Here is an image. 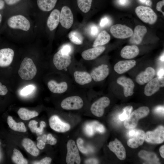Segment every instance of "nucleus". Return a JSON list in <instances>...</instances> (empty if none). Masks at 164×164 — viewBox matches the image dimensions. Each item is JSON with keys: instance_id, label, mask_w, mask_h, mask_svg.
Here are the masks:
<instances>
[{"instance_id": "28", "label": "nucleus", "mask_w": 164, "mask_h": 164, "mask_svg": "<svg viewBox=\"0 0 164 164\" xmlns=\"http://www.w3.org/2000/svg\"><path fill=\"white\" fill-rule=\"evenodd\" d=\"M57 0H36L38 9L43 12L52 10L55 7Z\"/></svg>"}, {"instance_id": "19", "label": "nucleus", "mask_w": 164, "mask_h": 164, "mask_svg": "<svg viewBox=\"0 0 164 164\" xmlns=\"http://www.w3.org/2000/svg\"><path fill=\"white\" fill-rule=\"evenodd\" d=\"M105 49V47L103 46L94 47L83 51L81 53V56L85 60H92L101 54Z\"/></svg>"}, {"instance_id": "55", "label": "nucleus", "mask_w": 164, "mask_h": 164, "mask_svg": "<svg viewBox=\"0 0 164 164\" xmlns=\"http://www.w3.org/2000/svg\"><path fill=\"white\" fill-rule=\"evenodd\" d=\"M157 75L158 76V77H164L163 69H161L158 71L157 73Z\"/></svg>"}, {"instance_id": "45", "label": "nucleus", "mask_w": 164, "mask_h": 164, "mask_svg": "<svg viewBox=\"0 0 164 164\" xmlns=\"http://www.w3.org/2000/svg\"><path fill=\"white\" fill-rule=\"evenodd\" d=\"M46 123L44 121H41L40 126L37 128L36 133L38 134H42L43 130V128L46 126Z\"/></svg>"}, {"instance_id": "59", "label": "nucleus", "mask_w": 164, "mask_h": 164, "mask_svg": "<svg viewBox=\"0 0 164 164\" xmlns=\"http://www.w3.org/2000/svg\"><path fill=\"white\" fill-rule=\"evenodd\" d=\"M52 137L53 136L52 135L50 134H48L47 136V140L49 141H50L51 140Z\"/></svg>"}, {"instance_id": "52", "label": "nucleus", "mask_w": 164, "mask_h": 164, "mask_svg": "<svg viewBox=\"0 0 164 164\" xmlns=\"http://www.w3.org/2000/svg\"><path fill=\"white\" fill-rule=\"evenodd\" d=\"M47 135H44L42 136H39L37 138V139H40L43 140L46 144H49V142L47 139Z\"/></svg>"}, {"instance_id": "21", "label": "nucleus", "mask_w": 164, "mask_h": 164, "mask_svg": "<svg viewBox=\"0 0 164 164\" xmlns=\"http://www.w3.org/2000/svg\"><path fill=\"white\" fill-rule=\"evenodd\" d=\"M136 64V61L134 60H121L114 65V69L117 73L121 74L133 67Z\"/></svg>"}, {"instance_id": "20", "label": "nucleus", "mask_w": 164, "mask_h": 164, "mask_svg": "<svg viewBox=\"0 0 164 164\" xmlns=\"http://www.w3.org/2000/svg\"><path fill=\"white\" fill-rule=\"evenodd\" d=\"M155 74V70L152 67H148L144 71L141 72L136 76V81L139 84L143 85L152 80Z\"/></svg>"}, {"instance_id": "14", "label": "nucleus", "mask_w": 164, "mask_h": 164, "mask_svg": "<svg viewBox=\"0 0 164 164\" xmlns=\"http://www.w3.org/2000/svg\"><path fill=\"white\" fill-rule=\"evenodd\" d=\"M50 127L55 131L64 132L70 128V125L68 123L62 121L59 117L56 115L52 116L49 120Z\"/></svg>"}, {"instance_id": "4", "label": "nucleus", "mask_w": 164, "mask_h": 164, "mask_svg": "<svg viewBox=\"0 0 164 164\" xmlns=\"http://www.w3.org/2000/svg\"><path fill=\"white\" fill-rule=\"evenodd\" d=\"M135 12L138 17L146 23L153 24L157 19V16L154 11L148 6H139L136 8Z\"/></svg>"}, {"instance_id": "7", "label": "nucleus", "mask_w": 164, "mask_h": 164, "mask_svg": "<svg viewBox=\"0 0 164 164\" xmlns=\"http://www.w3.org/2000/svg\"><path fill=\"white\" fill-rule=\"evenodd\" d=\"M71 62L70 54L62 53L61 49L56 53L53 56V63L56 68L61 70L67 68Z\"/></svg>"}, {"instance_id": "48", "label": "nucleus", "mask_w": 164, "mask_h": 164, "mask_svg": "<svg viewBox=\"0 0 164 164\" xmlns=\"http://www.w3.org/2000/svg\"><path fill=\"white\" fill-rule=\"evenodd\" d=\"M8 92V90L6 86L2 85L0 82V95H5L7 94Z\"/></svg>"}, {"instance_id": "43", "label": "nucleus", "mask_w": 164, "mask_h": 164, "mask_svg": "<svg viewBox=\"0 0 164 164\" xmlns=\"http://www.w3.org/2000/svg\"><path fill=\"white\" fill-rule=\"evenodd\" d=\"M52 161V159L49 157H46L39 161L34 162L33 164H50Z\"/></svg>"}, {"instance_id": "37", "label": "nucleus", "mask_w": 164, "mask_h": 164, "mask_svg": "<svg viewBox=\"0 0 164 164\" xmlns=\"http://www.w3.org/2000/svg\"><path fill=\"white\" fill-rule=\"evenodd\" d=\"M133 109V107L131 106H128L124 108L122 113L119 116V118L121 121H123L127 119L130 115Z\"/></svg>"}, {"instance_id": "35", "label": "nucleus", "mask_w": 164, "mask_h": 164, "mask_svg": "<svg viewBox=\"0 0 164 164\" xmlns=\"http://www.w3.org/2000/svg\"><path fill=\"white\" fill-rule=\"evenodd\" d=\"M13 162L17 164H27L28 162L25 159L21 153L16 149L13 150V152L12 157Z\"/></svg>"}, {"instance_id": "39", "label": "nucleus", "mask_w": 164, "mask_h": 164, "mask_svg": "<svg viewBox=\"0 0 164 164\" xmlns=\"http://www.w3.org/2000/svg\"><path fill=\"white\" fill-rule=\"evenodd\" d=\"M34 89V86L29 85L23 88L21 91L20 94L22 95H27L31 93Z\"/></svg>"}, {"instance_id": "63", "label": "nucleus", "mask_w": 164, "mask_h": 164, "mask_svg": "<svg viewBox=\"0 0 164 164\" xmlns=\"http://www.w3.org/2000/svg\"><path fill=\"white\" fill-rule=\"evenodd\" d=\"M142 3H144L145 2L146 0H139Z\"/></svg>"}, {"instance_id": "8", "label": "nucleus", "mask_w": 164, "mask_h": 164, "mask_svg": "<svg viewBox=\"0 0 164 164\" xmlns=\"http://www.w3.org/2000/svg\"><path fill=\"white\" fill-rule=\"evenodd\" d=\"M61 106L67 110H76L81 108L83 106L82 99L78 96H73L67 97L61 103Z\"/></svg>"}, {"instance_id": "56", "label": "nucleus", "mask_w": 164, "mask_h": 164, "mask_svg": "<svg viewBox=\"0 0 164 164\" xmlns=\"http://www.w3.org/2000/svg\"><path fill=\"white\" fill-rule=\"evenodd\" d=\"M57 142L56 139L53 137L51 140L50 141L49 144L51 145H54L56 144Z\"/></svg>"}, {"instance_id": "38", "label": "nucleus", "mask_w": 164, "mask_h": 164, "mask_svg": "<svg viewBox=\"0 0 164 164\" xmlns=\"http://www.w3.org/2000/svg\"><path fill=\"white\" fill-rule=\"evenodd\" d=\"M78 148L81 152L84 154H87L88 153V148H85L84 145V141L80 138H78L77 141Z\"/></svg>"}, {"instance_id": "53", "label": "nucleus", "mask_w": 164, "mask_h": 164, "mask_svg": "<svg viewBox=\"0 0 164 164\" xmlns=\"http://www.w3.org/2000/svg\"><path fill=\"white\" fill-rule=\"evenodd\" d=\"M119 4L122 6L126 5L128 4L129 0H118Z\"/></svg>"}, {"instance_id": "57", "label": "nucleus", "mask_w": 164, "mask_h": 164, "mask_svg": "<svg viewBox=\"0 0 164 164\" xmlns=\"http://www.w3.org/2000/svg\"><path fill=\"white\" fill-rule=\"evenodd\" d=\"M136 130H132L130 131L128 133V136L129 137H132L133 136L136 132Z\"/></svg>"}, {"instance_id": "41", "label": "nucleus", "mask_w": 164, "mask_h": 164, "mask_svg": "<svg viewBox=\"0 0 164 164\" xmlns=\"http://www.w3.org/2000/svg\"><path fill=\"white\" fill-rule=\"evenodd\" d=\"M60 49L63 53L70 54L72 51V48L70 45L66 44L63 46Z\"/></svg>"}, {"instance_id": "32", "label": "nucleus", "mask_w": 164, "mask_h": 164, "mask_svg": "<svg viewBox=\"0 0 164 164\" xmlns=\"http://www.w3.org/2000/svg\"><path fill=\"white\" fill-rule=\"evenodd\" d=\"M18 114L23 120H28L38 115V113L35 111H31L25 108H21L18 111Z\"/></svg>"}, {"instance_id": "15", "label": "nucleus", "mask_w": 164, "mask_h": 164, "mask_svg": "<svg viewBox=\"0 0 164 164\" xmlns=\"http://www.w3.org/2000/svg\"><path fill=\"white\" fill-rule=\"evenodd\" d=\"M108 146L120 160H122L125 159L126 152L125 149L121 142L117 138L110 142Z\"/></svg>"}, {"instance_id": "46", "label": "nucleus", "mask_w": 164, "mask_h": 164, "mask_svg": "<svg viewBox=\"0 0 164 164\" xmlns=\"http://www.w3.org/2000/svg\"><path fill=\"white\" fill-rule=\"evenodd\" d=\"M110 21V19L108 18L107 17H104L102 18L101 20L100 23V26L101 27H104L109 24Z\"/></svg>"}, {"instance_id": "16", "label": "nucleus", "mask_w": 164, "mask_h": 164, "mask_svg": "<svg viewBox=\"0 0 164 164\" xmlns=\"http://www.w3.org/2000/svg\"><path fill=\"white\" fill-rule=\"evenodd\" d=\"M14 50L10 48H4L0 50V67L9 66L12 62L14 55Z\"/></svg>"}, {"instance_id": "51", "label": "nucleus", "mask_w": 164, "mask_h": 164, "mask_svg": "<svg viewBox=\"0 0 164 164\" xmlns=\"http://www.w3.org/2000/svg\"><path fill=\"white\" fill-rule=\"evenodd\" d=\"M85 163L87 164H95L98 163V160L94 158L89 159L85 161Z\"/></svg>"}, {"instance_id": "47", "label": "nucleus", "mask_w": 164, "mask_h": 164, "mask_svg": "<svg viewBox=\"0 0 164 164\" xmlns=\"http://www.w3.org/2000/svg\"><path fill=\"white\" fill-rule=\"evenodd\" d=\"M98 29L97 26L95 25H92L90 29V33L93 36H96L98 34Z\"/></svg>"}, {"instance_id": "17", "label": "nucleus", "mask_w": 164, "mask_h": 164, "mask_svg": "<svg viewBox=\"0 0 164 164\" xmlns=\"http://www.w3.org/2000/svg\"><path fill=\"white\" fill-rule=\"evenodd\" d=\"M117 83L123 87L124 94L126 97L133 94L135 84L131 79L125 76H121L117 79Z\"/></svg>"}, {"instance_id": "31", "label": "nucleus", "mask_w": 164, "mask_h": 164, "mask_svg": "<svg viewBox=\"0 0 164 164\" xmlns=\"http://www.w3.org/2000/svg\"><path fill=\"white\" fill-rule=\"evenodd\" d=\"M7 123L10 128L14 131L23 132L26 131V128L23 122L16 123L11 116H8Z\"/></svg>"}, {"instance_id": "13", "label": "nucleus", "mask_w": 164, "mask_h": 164, "mask_svg": "<svg viewBox=\"0 0 164 164\" xmlns=\"http://www.w3.org/2000/svg\"><path fill=\"white\" fill-rule=\"evenodd\" d=\"M109 73V70L108 65L102 64L94 68L90 74L94 81L99 82L104 80Z\"/></svg>"}, {"instance_id": "22", "label": "nucleus", "mask_w": 164, "mask_h": 164, "mask_svg": "<svg viewBox=\"0 0 164 164\" xmlns=\"http://www.w3.org/2000/svg\"><path fill=\"white\" fill-rule=\"evenodd\" d=\"M145 133L141 130H136L135 135L129 139L127 144L128 146L132 148H136L142 145L144 140Z\"/></svg>"}, {"instance_id": "18", "label": "nucleus", "mask_w": 164, "mask_h": 164, "mask_svg": "<svg viewBox=\"0 0 164 164\" xmlns=\"http://www.w3.org/2000/svg\"><path fill=\"white\" fill-rule=\"evenodd\" d=\"M147 32V29L145 26L139 25L137 26L135 28L132 35L130 37V43L134 45L140 44Z\"/></svg>"}, {"instance_id": "61", "label": "nucleus", "mask_w": 164, "mask_h": 164, "mask_svg": "<svg viewBox=\"0 0 164 164\" xmlns=\"http://www.w3.org/2000/svg\"><path fill=\"white\" fill-rule=\"evenodd\" d=\"M160 60L162 62L164 61V53L160 56Z\"/></svg>"}, {"instance_id": "6", "label": "nucleus", "mask_w": 164, "mask_h": 164, "mask_svg": "<svg viewBox=\"0 0 164 164\" xmlns=\"http://www.w3.org/2000/svg\"><path fill=\"white\" fill-rule=\"evenodd\" d=\"M144 140L146 142L154 144H160L164 141V128L160 125L153 131L147 132L145 134Z\"/></svg>"}, {"instance_id": "62", "label": "nucleus", "mask_w": 164, "mask_h": 164, "mask_svg": "<svg viewBox=\"0 0 164 164\" xmlns=\"http://www.w3.org/2000/svg\"><path fill=\"white\" fill-rule=\"evenodd\" d=\"M2 15L0 13V23H1L2 21Z\"/></svg>"}, {"instance_id": "40", "label": "nucleus", "mask_w": 164, "mask_h": 164, "mask_svg": "<svg viewBox=\"0 0 164 164\" xmlns=\"http://www.w3.org/2000/svg\"><path fill=\"white\" fill-rule=\"evenodd\" d=\"M38 122L34 120H31L29 123L28 126L31 131L36 133L37 128Z\"/></svg>"}, {"instance_id": "9", "label": "nucleus", "mask_w": 164, "mask_h": 164, "mask_svg": "<svg viewBox=\"0 0 164 164\" xmlns=\"http://www.w3.org/2000/svg\"><path fill=\"white\" fill-rule=\"evenodd\" d=\"M110 31L114 37L120 39L130 37L133 32L130 27L120 24H117L112 26L110 28Z\"/></svg>"}, {"instance_id": "60", "label": "nucleus", "mask_w": 164, "mask_h": 164, "mask_svg": "<svg viewBox=\"0 0 164 164\" xmlns=\"http://www.w3.org/2000/svg\"><path fill=\"white\" fill-rule=\"evenodd\" d=\"M145 4L147 5L150 6L152 4V2L151 0H148L146 2Z\"/></svg>"}, {"instance_id": "29", "label": "nucleus", "mask_w": 164, "mask_h": 164, "mask_svg": "<svg viewBox=\"0 0 164 164\" xmlns=\"http://www.w3.org/2000/svg\"><path fill=\"white\" fill-rule=\"evenodd\" d=\"M22 145L26 150L29 154L34 156H37L39 153V150L32 141L28 138L24 139Z\"/></svg>"}, {"instance_id": "5", "label": "nucleus", "mask_w": 164, "mask_h": 164, "mask_svg": "<svg viewBox=\"0 0 164 164\" xmlns=\"http://www.w3.org/2000/svg\"><path fill=\"white\" fill-rule=\"evenodd\" d=\"M67 147V152L66 161L67 164H79L80 159L79 151L75 141L70 139L68 141Z\"/></svg>"}, {"instance_id": "42", "label": "nucleus", "mask_w": 164, "mask_h": 164, "mask_svg": "<svg viewBox=\"0 0 164 164\" xmlns=\"http://www.w3.org/2000/svg\"><path fill=\"white\" fill-rule=\"evenodd\" d=\"M23 0H4L5 3L9 6H15L20 3Z\"/></svg>"}, {"instance_id": "10", "label": "nucleus", "mask_w": 164, "mask_h": 164, "mask_svg": "<svg viewBox=\"0 0 164 164\" xmlns=\"http://www.w3.org/2000/svg\"><path fill=\"white\" fill-rule=\"evenodd\" d=\"M110 100L106 97H101L94 102L91 107V113L95 116L101 117L103 115L104 109L110 104Z\"/></svg>"}, {"instance_id": "25", "label": "nucleus", "mask_w": 164, "mask_h": 164, "mask_svg": "<svg viewBox=\"0 0 164 164\" xmlns=\"http://www.w3.org/2000/svg\"><path fill=\"white\" fill-rule=\"evenodd\" d=\"M139 53L138 48L135 45L125 46L121 50L120 55L126 59H131L137 56Z\"/></svg>"}, {"instance_id": "26", "label": "nucleus", "mask_w": 164, "mask_h": 164, "mask_svg": "<svg viewBox=\"0 0 164 164\" xmlns=\"http://www.w3.org/2000/svg\"><path fill=\"white\" fill-rule=\"evenodd\" d=\"M48 87L52 93L55 94H62L65 92L68 89V84L66 82L58 83L53 80L49 81L47 83Z\"/></svg>"}, {"instance_id": "58", "label": "nucleus", "mask_w": 164, "mask_h": 164, "mask_svg": "<svg viewBox=\"0 0 164 164\" xmlns=\"http://www.w3.org/2000/svg\"><path fill=\"white\" fill-rule=\"evenodd\" d=\"M5 4L4 0H0V10L4 9Z\"/></svg>"}, {"instance_id": "23", "label": "nucleus", "mask_w": 164, "mask_h": 164, "mask_svg": "<svg viewBox=\"0 0 164 164\" xmlns=\"http://www.w3.org/2000/svg\"><path fill=\"white\" fill-rule=\"evenodd\" d=\"M60 11L57 9H53L49 15L46 22L48 28L50 31L54 30L60 22Z\"/></svg>"}, {"instance_id": "30", "label": "nucleus", "mask_w": 164, "mask_h": 164, "mask_svg": "<svg viewBox=\"0 0 164 164\" xmlns=\"http://www.w3.org/2000/svg\"><path fill=\"white\" fill-rule=\"evenodd\" d=\"M110 35L105 30L100 32L94 41L93 46V47L102 46L107 43L110 40Z\"/></svg>"}, {"instance_id": "3", "label": "nucleus", "mask_w": 164, "mask_h": 164, "mask_svg": "<svg viewBox=\"0 0 164 164\" xmlns=\"http://www.w3.org/2000/svg\"><path fill=\"white\" fill-rule=\"evenodd\" d=\"M149 109L146 106H142L135 110L124 122L125 127L132 129L137 125L139 120L146 116L149 113Z\"/></svg>"}, {"instance_id": "1", "label": "nucleus", "mask_w": 164, "mask_h": 164, "mask_svg": "<svg viewBox=\"0 0 164 164\" xmlns=\"http://www.w3.org/2000/svg\"><path fill=\"white\" fill-rule=\"evenodd\" d=\"M7 24L13 32V37L26 35L33 30L32 23L26 15L21 13L13 14L8 19Z\"/></svg>"}, {"instance_id": "2", "label": "nucleus", "mask_w": 164, "mask_h": 164, "mask_svg": "<svg viewBox=\"0 0 164 164\" xmlns=\"http://www.w3.org/2000/svg\"><path fill=\"white\" fill-rule=\"evenodd\" d=\"M37 72L36 67L32 60L26 57L20 64L18 73L22 79L30 80L34 77Z\"/></svg>"}, {"instance_id": "36", "label": "nucleus", "mask_w": 164, "mask_h": 164, "mask_svg": "<svg viewBox=\"0 0 164 164\" xmlns=\"http://www.w3.org/2000/svg\"><path fill=\"white\" fill-rule=\"evenodd\" d=\"M92 2V0H77L78 8L85 13H87L90 10Z\"/></svg>"}, {"instance_id": "50", "label": "nucleus", "mask_w": 164, "mask_h": 164, "mask_svg": "<svg viewBox=\"0 0 164 164\" xmlns=\"http://www.w3.org/2000/svg\"><path fill=\"white\" fill-rule=\"evenodd\" d=\"M37 147L40 149H43L45 147L46 144L43 140L40 139H37Z\"/></svg>"}, {"instance_id": "27", "label": "nucleus", "mask_w": 164, "mask_h": 164, "mask_svg": "<svg viewBox=\"0 0 164 164\" xmlns=\"http://www.w3.org/2000/svg\"><path fill=\"white\" fill-rule=\"evenodd\" d=\"M75 81L80 85H84L91 83L92 78L88 73L84 71H76L73 73Z\"/></svg>"}, {"instance_id": "11", "label": "nucleus", "mask_w": 164, "mask_h": 164, "mask_svg": "<svg viewBox=\"0 0 164 164\" xmlns=\"http://www.w3.org/2000/svg\"><path fill=\"white\" fill-rule=\"evenodd\" d=\"M164 86V77H157L153 78L146 85L144 88V94L148 96H151L158 91L160 87Z\"/></svg>"}, {"instance_id": "24", "label": "nucleus", "mask_w": 164, "mask_h": 164, "mask_svg": "<svg viewBox=\"0 0 164 164\" xmlns=\"http://www.w3.org/2000/svg\"><path fill=\"white\" fill-rule=\"evenodd\" d=\"M84 131L87 135L90 136L93 135L97 132L104 133L105 131L104 126L97 121H93L86 124Z\"/></svg>"}, {"instance_id": "44", "label": "nucleus", "mask_w": 164, "mask_h": 164, "mask_svg": "<svg viewBox=\"0 0 164 164\" xmlns=\"http://www.w3.org/2000/svg\"><path fill=\"white\" fill-rule=\"evenodd\" d=\"M153 112L163 116L164 115V106H158L155 107Z\"/></svg>"}, {"instance_id": "49", "label": "nucleus", "mask_w": 164, "mask_h": 164, "mask_svg": "<svg viewBox=\"0 0 164 164\" xmlns=\"http://www.w3.org/2000/svg\"><path fill=\"white\" fill-rule=\"evenodd\" d=\"M164 5V0H162L161 1L158 2L156 5V9L157 11L161 12L163 15H164V12L162 11V7Z\"/></svg>"}, {"instance_id": "12", "label": "nucleus", "mask_w": 164, "mask_h": 164, "mask_svg": "<svg viewBox=\"0 0 164 164\" xmlns=\"http://www.w3.org/2000/svg\"><path fill=\"white\" fill-rule=\"evenodd\" d=\"M73 22V15L70 8L67 6H63L60 16V22L62 26L67 29H69L72 26Z\"/></svg>"}, {"instance_id": "34", "label": "nucleus", "mask_w": 164, "mask_h": 164, "mask_svg": "<svg viewBox=\"0 0 164 164\" xmlns=\"http://www.w3.org/2000/svg\"><path fill=\"white\" fill-rule=\"evenodd\" d=\"M68 37L71 42L76 45H81L83 43V37L77 31L73 30L71 31L68 34Z\"/></svg>"}, {"instance_id": "54", "label": "nucleus", "mask_w": 164, "mask_h": 164, "mask_svg": "<svg viewBox=\"0 0 164 164\" xmlns=\"http://www.w3.org/2000/svg\"><path fill=\"white\" fill-rule=\"evenodd\" d=\"M159 151L161 156L163 158H164V145L161 146L159 148Z\"/></svg>"}, {"instance_id": "33", "label": "nucleus", "mask_w": 164, "mask_h": 164, "mask_svg": "<svg viewBox=\"0 0 164 164\" xmlns=\"http://www.w3.org/2000/svg\"><path fill=\"white\" fill-rule=\"evenodd\" d=\"M138 156L141 158L152 162H158L159 159L156 155L153 152L142 150L138 153Z\"/></svg>"}]
</instances>
